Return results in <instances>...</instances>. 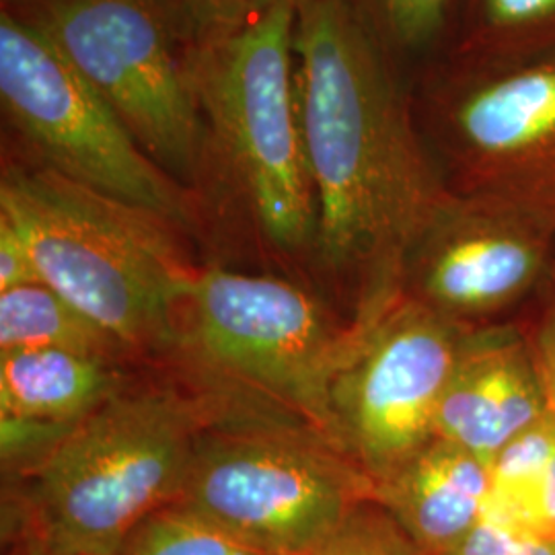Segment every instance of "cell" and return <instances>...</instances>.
<instances>
[{
	"label": "cell",
	"mask_w": 555,
	"mask_h": 555,
	"mask_svg": "<svg viewBox=\"0 0 555 555\" xmlns=\"http://www.w3.org/2000/svg\"><path fill=\"white\" fill-rule=\"evenodd\" d=\"M298 109L318 199L311 276L371 327L449 190L417 130L412 85L344 0H298Z\"/></svg>",
	"instance_id": "obj_1"
},
{
	"label": "cell",
	"mask_w": 555,
	"mask_h": 555,
	"mask_svg": "<svg viewBox=\"0 0 555 555\" xmlns=\"http://www.w3.org/2000/svg\"><path fill=\"white\" fill-rule=\"evenodd\" d=\"M270 414L178 369H144L66 430L20 477L4 479L9 555H118L176 504L199 435L229 417Z\"/></svg>",
	"instance_id": "obj_2"
},
{
	"label": "cell",
	"mask_w": 555,
	"mask_h": 555,
	"mask_svg": "<svg viewBox=\"0 0 555 555\" xmlns=\"http://www.w3.org/2000/svg\"><path fill=\"white\" fill-rule=\"evenodd\" d=\"M297 9L284 0L238 31L199 41L204 151L194 198L199 245L311 276L318 199L298 109Z\"/></svg>",
	"instance_id": "obj_3"
},
{
	"label": "cell",
	"mask_w": 555,
	"mask_h": 555,
	"mask_svg": "<svg viewBox=\"0 0 555 555\" xmlns=\"http://www.w3.org/2000/svg\"><path fill=\"white\" fill-rule=\"evenodd\" d=\"M0 215L25 238L43 284L109 330L140 366H167L202 266L190 233L7 149Z\"/></svg>",
	"instance_id": "obj_4"
},
{
	"label": "cell",
	"mask_w": 555,
	"mask_h": 555,
	"mask_svg": "<svg viewBox=\"0 0 555 555\" xmlns=\"http://www.w3.org/2000/svg\"><path fill=\"white\" fill-rule=\"evenodd\" d=\"M366 332L297 278L204 261L167 366L305 424L341 451L332 389Z\"/></svg>",
	"instance_id": "obj_5"
},
{
	"label": "cell",
	"mask_w": 555,
	"mask_h": 555,
	"mask_svg": "<svg viewBox=\"0 0 555 555\" xmlns=\"http://www.w3.org/2000/svg\"><path fill=\"white\" fill-rule=\"evenodd\" d=\"M412 103L449 192L504 199L555 224V46L453 50L417 75Z\"/></svg>",
	"instance_id": "obj_6"
},
{
	"label": "cell",
	"mask_w": 555,
	"mask_h": 555,
	"mask_svg": "<svg viewBox=\"0 0 555 555\" xmlns=\"http://www.w3.org/2000/svg\"><path fill=\"white\" fill-rule=\"evenodd\" d=\"M371 496V481L315 430L249 414L199 435L176 504L259 554L309 555Z\"/></svg>",
	"instance_id": "obj_7"
},
{
	"label": "cell",
	"mask_w": 555,
	"mask_h": 555,
	"mask_svg": "<svg viewBox=\"0 0 555 555\" xmlns=\"http://www.w3.org/2000/svg\"><path fill=\"white\" fill-rule=\"evenodd\" d=\"M11 13L38 25L140 149L194 194L204 151L199 38L183 0H40Z\"/></svg>",
	"instance_id": "obj_8"
},
{
	"label": "cell",
	"mask_w": 555,
	"mask_h": 555,
	"mask_svg": "<svg viewBox=\"0 0 555 555\" xmlns=\"http://www.w3.org/2000/svg\"><path fill=\"white\" fill-rule=\"evenodd\" d=\"M2 149L176 222L199 243L190 190L151 159L38 25L0 11Z\"/></svg>",
	"instance_id": "obj_9"
},
{
	"label": "cell",
	"mask_w": 555,
	"mask_h": 555,
	"mask_svg": "<svg viewBox=\"0 0 555 555\" xmlns=\"http://www.w3.org/2000/svg\"><path fill=\"white\" fill-rule=\"evenodd\" d=\"M469 327L403 295L339 371L337 440L371 488L437 437L438 408Z\"/></svg>",
	"instance_id": "obj_10"
},
{
	"label": "cell",
	"mask_w": 555,
	"mask_h": 555,
	"mask_svg": "<svg viewBox=\"0 0 555 555\" xmlns=\"http://www.w3.org/2000/svg\"><path fill=\"white\" fill-rule=\"evenodd\" d=\"M554 249V222L504 199L449 192L405 258L403 295L474 325L527 295Z\"/></svg>",
	"instance_id": "obj_11"
},
{
	"label": "cell",
	"mask_w": 555,
	"mask_h": 555,
	"mask_svg": "<svg viewBox=\"0 0 555 555\" xmlns=\"http://www.w3.org/2000/svg\"><path fill=\"white\" fill-rule=\"evenodd\" d=\"M554 408L533 339L472 325L440 401L437 437L492 459Z\"/></svg>",
	"instance_id": "obj_12"
},
{
	"label": "cell",
	"mask_w": 555,
	"mask_h": 555,
	"mask_svg": "<svg viewBox=\"0 0 555 555\" xmlns=\"http://www.w3.org/2000/svg\"><path fill=\"white\" fill-rule=\"evenodd\" d=\"M492 496L490 463L435 437L373 488L371 500L422 555H444L474 531Z\"/></svg>",
	"instance_id": "obj_13"
},
{
	"label": "cell",
	"mask_w": 555,
	"mask_h": 555,
	"mask_svg": "<svg viewBox=\"0 0 555 555\" xmlns=\"http://www.w3.org/2000/svg\"><path fill=\"white\" fill-rule=\"evenodd\" d=\"M140 366L64 350L0 354V420L73 428L139 377Z\"/></svg>",
	"instance_id": "obj_14"
},
{
	"label": "cell",
	"mask_w": 555,
	"mask_h": 555,
	"mask_svg": "<svg viewBox=\"0 0 555 555\" xmlns=\"http://www.w3.org/2000/svg\"><path fill=\"white\" fill-rule=\"evenodd\" d=\"M17 350H64L140 366L118 337L43 282L0 293V354Z\"/></svg>",
	"instance_id": "obj_15"
},
{
	"label": "cell",
	"mask_w": 555,
	"mask_h": 555,
	"mask_svg": "<svg viewBox=\"0 0 555 555\" xmlns=\"http://www.w3.org/2000/svg\"><path fill=\"white\" fill-rule=\"evenodd\" d=\"M412 85L455 48L463 0H344Z\"/></svg>",
	"instance_id": "obj_16"
},
{
	"label": "cell",
	"mask_w": 555,
	"mask_h": 555,
	"mask_svg": "<svg viewBox=\"0 0 555 555\" xmlns=\"http://www.w3.org/2000/svg\"><path fill=\"white\" fill-rule=\"evenodd\" d=\"M554 46L555 0H463L453 50L516 54Z\"/></svg>",
	"instance_id": "obj_17"
},
{
	"label": "cell",
	"mask_w": 555,
	"mask_h": 555,
	"mask_svg": "<svg viewBox=\"0 0 555 555\" xmlns=\"http://www.w3.org/2000/svg\"><path fill=\"white\" fill-rule=\"evenodd\" d=\"M118 555H266L224 535L178 504L165 506L140 522Z\"/></svg>",
	"instance_id": "obj_18"
},
{
	"label": "cell",
	"mask_w": 555,
	"mask_h": 555,
	"mask_svg": "<svg viewBox=\"0 0 555 555\" xmlns=\"http://www.w3.org/2000/svg\"><path fill=\"white\" fill-rule=\"evenodd\" d=\"M309 555H422L412 539L373 500L352 511L336 533Z\"/></svg>",
	"instance_id": "obj_19"
},
{
	"label": "cell",
	"mask_w": 555,
	"mask_h": 555,
	"mask_svg": "<svg viewBox=\"0 0 555 555\" xmlns=\"http://www.w3.org/2000/svg\"><path fill=\"white\" fill-rule=\"evenodd\" d=\"M444 555H555V537L537 535L486 515L469 535Z\"/></svg>",
	"instance_id": "obj_20"
},
{
	"label": "cell",
	"mask_w": 555,
	"mask_h": 555,
	"mask_svg": "<svg viewBox=\"0 0 555 555\" xmlns=\"http://www.w3.org/2000/svg\"><path fill=\"white\" fill-rule=\"evenodd\" d=\"M284 0H183L199 41L233 34L263 17Z\"/></svg>",
	"instance_id": "obj_21"
},
{
	"label": "cell",
	"mask_w": 555,
	"mask_h": 555,
	"mask_svg": "<svg viewBox=\"0 0 555 555\" xmlns=\"http://www.w3.org/2000/svg\"><path fill=\"white\" fill-rule=\"evenodd\" d=\"M500 520L537 535L555 537V453L515 511Z\"/></svg>",
	"instance_id": "obj_22"
},
{
	"label": "cell",
	"mask_w": 555,
	"mask_h": 555,
	"mask_svg": "<svg viewBox=\"0 0 555 555\" xmlns=\"http://www.w3.org/2000/svg\"><path fill=\"white\" fill-rule=\"evenodd\" d=\"M41 282L25 238L15 224L0 215V293Z\"/></svg>",
	"instance_id": "obj_23"
},
{
	"label": "cell",
	"mask_w": 555,
	"mask_h": 555,
	"mask_svg": "<svg viewBox=\"0 0 555 555\" xmlns=\"http://www.w3.org/2000/svg\"><path fill=\"white\" fill-rule=\"evenodd\" d=\"M533 346H535L537 358L543 371V377L547 383L550 396L555 403V307L541 319L539 327H537Z\"/></svg>",
	"instance_id": "obj_24"
},
{
	"label": "cell",
	"mask_w": 555,
	"mask_h": 555,
	"mask_svg": "<svg viewBox=\"0 0 555 555\" xmlns=\"http://www.w3.org/2000/svg\"><path fill=\"white\" fill-rule=\"evenodd\" d=\"M36 2H40V0H0V11H21Z\"/></svg>",
	"instance_id": "obj_25"
},
{
	"label": "cell",
	"mask_w": 555,
	"mask_h": 555,
	"mask_svg": "<svg viewBox=\"0 0 555 555\" xmlns=\"http://www.w3.org/2000/svg\"><path fill=\"white\" fill-rule=\"evenodd\" d=\"M29 555H46V554H29Z\"/></svg>",
	"instance_id": "obj_26"
}]
</instances>
